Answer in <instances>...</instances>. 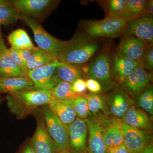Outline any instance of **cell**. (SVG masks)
<instances>
[{
  "mask_svg": "<svg viewBox=\"0 0 153 153\" xmlns=\"http://www.w3.org/2000/svg\"><path fill=\"white\" fill-rule=\"evenodd\" d=\"M144 16L153 18V1L147 0L146 13Z\"/></svg>",
  "mask_w": 153,
  "mask_h": 153,
  "instance_id": "f35d334b",
  "label": "cell"
},
{
  "mask_svg": "<svg viewBox=\"0 0 153 153\" xmlns=\"http://www.w3.org/2000/svg\"><path fill=\"white\" fill-rule=\"evenodd\" d=\"M86 119L88 136L86 151L88 153H106L101 123L96 117L91 115Z\"/></svg>",
  "mask_w": 153,
  "mask_h": 153,
  "instance_id": "ac0fdd59",
  "label": "cell"
},
{
  "mask_svg": "<svg viewBox=\"0 0 153 153\" xmlns=\"http://www.w3.org/2000/svg\"><path fill=\"white\" fill-rule=\"evenodd\" d=\"M88 64L75 65L60 62L56 68V75L61 81L71 84L79 78L86 79Z\"/></svg>",
  "mask_w": 153,
  "mask_h": 153,
  "instance_id": "ffe728a7",
  "label": "cell"
},
{
  "mask_svg": "<svg viewBox=\"0 0 153 153\" xmlns=\"http://www.w3.org/2000/svg\"><path fill=\"white\" fill-rule=\"evenodd\" d=\"M57 153H70L68 152V150H66L60 151V152H58Z\"/></svg>",
  "mask_w": 153,
  "mask_h": 153,
  "instance_id": "7bdbcfd3",
  "label": "cell"
},
{
  "mask_svg": "<svg viewBox=\"0 0 153 153\" xmlns=\"http://www.w3.org/2000/svg\"><path fill=\"white\" fill-rule=\"evenodd\" d=\"M48 105L60 120L67 125L73 123L76 118L73 99H57L53 97Z\"/></svg>",
  "mask_w": 153,
  "mask_h": 153,
  "instance_id": "44dd1931",
  "label": "cell"
},
{
  "mask_svg": "<svg viewBox=\"0 0 153 153\" xmlns=\"http://www.w3.org/2000/svg\"><path fill=\"white\" fill-rule=\"evenodd\" d=\"M123 34L153 44V18L143 16L128 21Z\"/></svg>",
  "mask_w": 153,
  "mask_h": 153,
  "instance_id": "e0dca14e",
  "label": "cell"
},
{
  "mask_svg": "<svg viewBox=\"0 0 153 153\" xmlns=\"http://www.w3.org/2000/svg\"><path fill=\"white\" fill-rule=\"evenodd\" d=\"M85 82L87 90L89 91V92L93 93L102 92L101 85L95 79L92 78H88L85 79Z\"/></svg>",
  "mask_w": 153,
  "mask_h": 153,
  "instance_id": "d590c367",
  "label": "cell"
},
{
  "mask_svg": "<svg viewBox=\"0 0 153 153\" xmlns=\"http://www.w3.org/2000/svg\"><path fill=\"white\" fill-rule=\"evenodd\" d=\"M127 22L122 17L106 16L101 20L81 19L78 27L92 38L112 39L123 35Z\"/></svg>",
  "mask_w": 153,
  "mask_h": 153,
  "instance_id": "3957f363",
  "label": "cell"
},
{
  "mask_svg": "<svg viewBox=\"0 0 153 153\" xmlns=\"http://www.w3.org/2000/svg\"><path fill=\"white\" fill-rule=\"evenodd\" d=\"M50 91L53 97L57 99H74L81 95L73 91L72 84L61 80Z\"/></svg>",
  "mask_w": 153,
  "mask_h": 153,
  "instance_id": "4dcf8cb0",
  "label": "cell"
},
{
  "mask_svg": "<svg viewBox=\"0 0 153 153\" xmlns=\"http://www.w3.org/2000/svg\"><path fill=\"white\" fill-rule=\"evenodd\" d=\"M147 0H127L122 17L127 21L144 16Z\"/></svg>",
  "mask_w": 153,
  "mask_h": 153,
  "instance_id": "f1b7e54d",
  "label": "cell"
},
{
  "mask_svg": "<svg viewBox=\"0 0 153 153\" xmlns=\"http://www.w3.org/2000/svg\"><path fill=\"white\" fill-rule=\"evenodd\" d=\"M21 19L31 29L38 48L45 50L57 58V55L66 43L50 35L38 21L21 13Z\"/></svg>",
  "mask_w": 153,
  "mask_h": 153,
  "instance_id": "8992f818",
  "label": "cell"
},
{
  "mask_svg": "<svg viewBox=\"0 0 153 153\" xmlns=\"http://www.w3.org/2000/svg\"><path fill=\"white\" fill-rule=\"evenodd\" d=\"M36 117L37 127L30 142L36 153H57V147L49 136L44 119L38 109L33 113Z\"/></svg>",
  "mask_w": 153,
  "mask_h": 153,
  "instance_id": "7c38bea8",
  "label": "cell"
},
{
  "mask_svg": "<svg viewBox=\"0 0 153 153\" xmlns=\"http://www.w3.org/2000/svg\"><path fill=\"white\" fill-rule=\"evenodd\" d=\"M95 117L103 127L102 137L106 149L123 143L122 120L111 116L100 115Z\"/></svg>",
  "mask_w": 153,
  "mask_h": 153,
  "instance_id": "9a60e30c",
  "label": "cell"
},
{
  "mask_svg": "<svg viewBox=\"0 0 153 153\" xmlns=\"http://www.w3.org/2000/svg\"><path fill=\"white\" fill-rule=\"evenodd\" d=\"M60 62L58 60L50 64L28 71L27 75L33 81V90L50 91L60 79L56 70Z\"/></svg>",
  "mask_w": 153,
  "mask_h": 153,
  "instance_id": "ba28073f",
  "label": "cell"
},
{
  "mask_svg": "<svg viewBox=\"0 0 153 153\" xmlns=\"http://www.w3.org/2000/svg\"><path fill=\"white\" fill-rule=\"evenodd\" d=\"M68 151L70 153H83L87 146L88 127L86 119L76 117L68 125Z\"/></svg>",
  "mask_w": 153,
  "mask_h": 153,
  "instance_id": "8fae6325",
  "label": "cell"
},
{
  "mask_svg": "<svg viewBox=\"0 0 153 153\" xmlns=\"http://www.w3.org/2000/svg\"><path fill=\"white\" fill-rule=\"evenodd\" d=\"M97 2L106 13L107 16L123 18L127 0H102Z\"/></svg>",
  "mask_w": 153,
  "mask_h": 153,
  "instance_id": "f546056e",
  "label": "cell"
},
{
  "mask_svg": "<svg viewBox=\"0 0 153 153\" xmlns=\"http://www.w3.org/2000/svg\"><path fill=\"white\" fill-rule=\"evenodd\" d=\"M123 143L129 153H140L149 143L152 141V131L134 128L122 120Z\"/></svg>",
  "mask_w": 153,
  "mask_h": 153,
  "instance_id": "30bf717a",
  "label": "cell"
},
{
  "mask_svg": "<svg viewBox=\"0 0 153 153\" xmlns=\"http://www.w3.org/2000/svg\"><path fill=\"white\" fill-rule=\"evenodd\" d=\"M140 153H153L152 141L148 143Z\"/></svg>",
  "mask_w": 153,
  "mask_h": 153,
  "instance_id": "b9f144b4",
  "label": "cell"
},
{
  "mask_svg": "<svg viewBox=\"0 0 153 153\" xmlns=\"http://www.w3.org/2000/svg\"><path fill=\"white\" fill-rule=\"evenodd\" d=\"M8 40L13 49H31L35 47L27 33L22 29H17L12 32L8 36Z\"/></svg>",
  "mask_w": 153,
  "mask_h": 153,
  "instance_id": "83f0119b",
  "label": "cell"
},
{
  "mask_svg": "<svg viewBox=\"0 0 153 153\" xmlns=\"http://www.w3.org/2000/svg\"><path fill=\"white\" fill-rule=\"evenodd\" d=\"M19 153H36L34 150L30 142L23 146Z\"/></svg>",
  "mask_w": 153,
  "mask_h": 153,
  "instance_id": "ab89813d",
  "label": "cell"
},
{
  "mask_svg": "<svg viewBox=\"0 0 153 153\" xmlns=\"http://www.w3.org/2000/svg\"><path fill=\"white\" fill-rule=\"evenodd\" d=\"M153 74L139 65L120 84L125 91L133 98L152 85Z\"/></svg>",
  "mask_w": 153,
  "mask_h": 153,
  "instance_id": "4fadbf2b",
  "label": "cell"
},
{
  "mask_svg": "<svg viewBox=\"0 0 153 153\" xmlns=\"http://www.w3.org/2000/svg\"><path fill=\"white\" fill-rule=\"evenodd\" d=\"M106 153H129L124 143L106 149Z\"/></svg>",
  "mask_w": 153,
  "mask_h": 153,
  "instance_id": "74e56055",
  "label": "cell"
},
{
  "mask_svg": "<svg viewBox=\"0 0 153 153\" xmlns=\"http://www.w3.org/2000/svg\"><path fill=\"white\" fill-rule=\"evenodd\" d=\"M2 97L1 96V94H0V103H1L2 101Z\"/></svg>",
  "mask_w": 153,
  "mask_h": 153,
  "instance_id": "ee69618b",
  "label": "cell"
},
{
  "mask_svg": "<svg viewBox=\"0 0 153 153\" xmlns=\"http://www.w3.org/2000/svg\"><path fill=\"white\" fill-rule=\"evenodd\" d=\"M53 98L50 91L29 90L6 96L8 108L18 120L33 114L40 107L47 105Z\"/></svg>",
  "mask_w": 153,
  "mask_h": 153,
  "instance_id": "7a4b0ae2",
  "label": "cell"
},
{
  "mask_svg": "<svg viewBox=\"0 0 153 153\" xmlns=\"http://www.w3.org/2000/svg\"><path fill=\"white\" fill-rule=\"evenodd\" d=\"M139 63L145 70L153 74V44H151L148 47Z\"/></svg>",
  "mask_w": 153,
  "mask_h": 153,
  "instance_id": "d6a6232c",
  "label": "cell"
},
{
  "mask_svg": "<svg viewBox=\"0 0 153 153\" xmlns=\"http://www.w3.org/2000/svg\"><path fill=\"white\" fill-rule=\"evenodd\" d=\"M7 48L6 47L4 39H3L2 35L1 27H0V55L2 53L7 52Z\"/></svg>",
  "mask_w": 153,
  "mask_h": 153,
  "instance_id": "60d3db41",
  "label": "cell"
},
{
  "mask_svg": "<svg viewBox=\"0 0 153 153\" xmlns=\"http://www.w3.org/2000/svg\"><path fill=\"white\" fill-rule=\"evenodd\" d=\"M114 51L117 55L139 62L151 44L131 35L123 34Z\"/></svg>",
  "mask_w": 153,
  "mask_h": 153,
  "instance_id": "5bb4252c",
  "label": "cell"
},
{
  "mask_svg": "<svg viewBox=\"0 0 153 153\" xmlns=\"http://www.w3.org/2000/svg\"><path fill=\"white\" fill-rule=\"evenodd\" d=\"M19 13L38 21L45 20L56 10L59 0H14L12 1Z\"/></svg>",
  "mask_w": 153,
  "mask_h": 153,
  "instance_id": "52a82bcc",
  "label": "cell"
},
{
  "mask_svg": "<svg viewBox=\"0 0 153 153\" xmlns=\"http://www.w3.org/2000/svg\"><path fill=\"white\" fill-rule=\"evenodd\" d=\"M7 53H8L10 57L13 60L14 62L22 69V71L27 74L28 70L27 69L26 63L24 62L20 55L18 52L14 49L11 48L7 49Z\"/></svg>",
  "mask_w": 153,
  "mask_h": 153,
  "instance_id": "836d02e7",
  "label": "cell"
},
{
  "mask_svg": "<svg viewBox=\"0 0 153 153\" xmlns=\"http://www.w3.org/2000/svg\"><path fill=\"white\" fill-rule=\"evenodd\" d=\"M133 99L134 105L143 110L153 118V85L149 86Z\"/></svg>",
  "mask_w": 153,
  "mask_h": 153,
  "instance_id": "4316f807",
  "label": "cell"
},
{
  "mask_svg": "<svg viewBox=\"0 0 153 153\" xmlns=\"http://www.w3.org/2000/svg\"><path fill=\"white\" fill-rule=\"evenodd\" d=\"M34 84L27 76L16 78H0V93L7 94L33 89Z\"/></svg>",
  "mask_w": 153,
  "mask_h": 153,
  "instance_id": "7402d4cb",
  "label": "cell"
},
{
  "mask_svg": "<svg viewBox=\"0 0 153 153\" xmlns=\"http://www.w3.org/2000/svg\"><path fill=\"white\" fill-rule=\"evenodd\" d=\"M105 39L92 38L79 29L66 43L57 56L61 63L85 65L94 59L105 47Z\"/></svg>",
  "mask_w": 153,
  "mask_h": 153,
  "instance_id": "6da1fadb",
  "label": "cell"
},
{
  "mask_svg": "<svg viewBox=\"0 0 153 153\" xmlns=\"http://www.w3.org/2000/svg\"><path fill=\"white\" fill-rule=\"evenodd\" d=\"M36 47H35L34 48H31V49H15L18 52L19 55L22 57V60L26 64L27 61L29 60L30 57H31V55L33 54Z\"/></svg>",
  "mask_w": 153,
  "mask_h": 153,
  "instance_id": "8d00e7d4",
  "label": "cell"
},
{
  "mask_svg": "<svg viewBox=\"0 0 153 153\" xmlns=\"http://www.w3.org/2000/svg\"><path fill=\"white\" fill-rule=\"evenodd\" d=\"M19 19H21V13L12 1L0 0V27L13 25Z\"/></svg>",
  "mask_w": 153,
  "mask_h": 153,
  "instance_id": "d4e9b609",
  "label": "cell"
},
{
  "mask_svg": "<svg viewBox=\"0 0 153 153\" xmlns=\"http://www.w3.org/2000/svg\"><path fill=\"white\" fill-rule=\"evenodd\" d=\"M72 88L73 91L77 94L80 95L86 94L87 88L85 79L82 78L76 79L72 84Z\"/></svg>",
  "mask_w": 153,
  "mask_h": 153,
  "instance_id": "e575fe53",
  "label": "cell"
},
{
  "mask_svg": "<svg viewBox=\"0 0 153 153\" xmlns=\"http://www.w3.org/2000/svg\"><path fill=\"white\" fill-rule=\"evenodd\" d=\"M73 105L76 117L86 119L91 115L85 94L73 99Z\"/></svg>",
  "mask_w": 153,
  "mask_h": 153,
  "instance_id": "1f68e13d",
  "label": "cell"
},
{
  "mask_svg": "<svg viewBox=\"0 0 153 153\" xmlns=\"http://www.w3.org/2000/svg\"><path fill=\"white\" fill-rule=\"evenodd\" d=\"M137 61L111 52L110 58L111 75L113 81L120 85L139 65Z\"/></svg>",
  "mask_w": 153,
  "mask_h": 153,
  "instance_id": "2e32d148",
  "label": "cell"
},
{
  "mask_svg": "<svg viewBox=\"0 0 153 153\" xmlns=\"http://www.w3.org/2000/svg\"><path fill=\"white\" fill-rule=\"evenodd\" d=\"M153 118L143 110L132 105L124 115L122 120L134 128L152 131Z\"/></svg>",
  "mask_w": 153,
  "mask_h": 153,
  "instance_id": "d6986e66",
  "label": "cell"
},
{
  "mask_svg": "<svg viewBox=\"0 0 153 153\" xmlns=\"http://www.w3.org/2000/svg\"><path fill=\"white\" fill-rule=\"evenodd\" d=\"M111 40L107 41L97 56L88 63V67L87 79L92 78L99 82L102 93L105 94L110 91L117 84L111 75Z\"/></svg>",
  "mask_w": 153,
  "mask_h": 153,
  "instance_id": "277c9868",
  "label": "cell"
},
{
  "mask_svg": "<svg viewBox=\"0 0 153 153\" xmlns=\"http://www.w3.org/2000/svg\"><path fill=\"white\" fill-rule=\"evenodd\" d=\"M91 116L96 117L100 115L111 116L107 104L105 94L88 92L85 94Z\"/></svg>",
  "mask_w": 153,
  "mask_h": 153,
  "instance_id": "603a6c76",
  "label": "cell"
},
{
  "mask_svg": "<svg viewBox=\"0 0 153 153\" xmlns=\"http://www.w3.org/2000/svg\"><path fill=\"white\" fill-rule=\"evenodd\" d=\"M46 125L49 136L55 143L58 152L68 150V125L60 120L48 105L38 108Z\"/></svg>",
  "mask_w": 153,
  "mask_h": 153,
  "instance_id": "5b68a950",
  "label": "cell"
},
{
  "mask_svg": "<svg viewBox=\"0 0 153 153\" xmlns=\"http://www.w3.org/2000/svg\"><path fill=\"white\" fill-rule=\"evenodd\" d=\"M106 101L111 116L122 120L130 108L133 105V99L116 84L105 94Z\"/></svg>",
  "mask_w": 153,
  "mask_h": 153,
  "instance_id": "9c48e42d",
  "label": "cell"
},
{
  "mask_svg": "<svg viewBox=\"0 0 153 153\" xmlns=\"http://www.w3.org/2000/svg\"><path fill=\"white\" fill-rule=\"evenodd\" d=\"M10 57L7 51L0 55V78H16L27 76Z\"/></svg>",
  "mask_w": 153,
  "mask_h": 153,
  "instance_id": "cb8c5ba5",
  "label": "cell"
},
{
  "mask_svg": "<svg viewBox=\"0 0 153 153\" xmlns=\"http://www.w3.org/2000/svg\"><path fill=\"white\" fill-rule=\"evenodd\" d=\"M83 153H88L87 152V151L86 152H85Z\"/></svg>",
  "mask_w": 153,
  "mask_h": 153,
  "instance_id": "f6af8a7d",
  "label": "cell"
},
{
  "mask_svg": "<svg viewBox=\"0 0 153 153\" xmlns=\"http://www.w3.org/2000/svg\"><path fill=\"white\" fill-rule=\"evenodd\" d=\"M57 60L51 54L36 47L29 60L26 63L28 71L50 64Z\"/></svg>",
  "mask_w": 153,
  "mask_h": 153,
  "instance_id": "484cf974",
  "label": "cell"
}]
</instances>
